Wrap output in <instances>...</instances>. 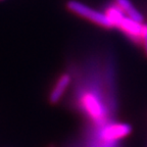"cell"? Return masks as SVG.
<instances>
[{
    "instance_id": "4",
    "label": "cell",
    "mask_w": 147,
    "mask_h": 147,
    "mask_svg": "<svg viewBox=\"0 0 147 147\" xmlns=\"http://www.w3.org/2000/svg\"><path fill=\"white\" fill-rule=\"evenodd\" d=\"M83 106L89 115L95 121H99L103 117V107L100 101L93 94H86L82 99Z\"/></svg>"
},
{
    "instance_id": "7",
    "label": "cell",
    "mask_w": 147,
    "mask_h": 147,
    "mask_svg": "<svg viewBox=\"0 0 147 147\" xmlns=\"http://www.w3.org/2000/svg\"><path fill=\"white\" fill-rule=\"evenodd\" d=\"M106 16L108 18L109 22L111 23L113 27H119L121 22L124 20V18L126 16V14L124 13L122 9L119 8L117 4L115 6H110L106 9V12H105Z\"/></svg>"
},
{
    "instance_id": "6",
    "label": "cell",
    "mask_w": 147,
    "mask_h": 147,
    "mask_svg": "<svg viewBox=\"0 0 147 147\" xmlns=\"http://www.w3.org/2000/svg\"><path fill=\"white\" fill-rule=\"evenodd\" d=\"M115 4L124 11L126 16H129V18L135 20V21L142 23L143 21L142 14L135 8V6L132 4V2L130 0H115Z\"/></svg>"
},
{
    "instance_id": "1",
    "label": "cell",
    "mask_w": 147,
    "mask_h": 147,
    "mask_svg": "<svg viewBox=\"0 0 147 147\" xmlns=\"http://www.w3.org/2000/svg\"><path fill=\"white\" fill-rule=\"evenodd\" d=\"M67 7L71 12L78 14L82 18H87L96 25L102 26L104 28H113V25L105 13L98 11V10H94L84 3L79 2L77 0H69L67 3Z\"/></svg>"
},
{
    "instance_id": "2",
    "label": "cell",
    "mask_w": 147,
    "mask_h": 147,
    "mask_svg": "<svg viewBox=\"0 0 147 147\" xmlns=\"http://www.w3.org/2000/svg\"><path fill=\"white\" fill-rule=\"evenodd\" d=\"M119 28L127 36H129L133 41L141 42V36H142V29L143 25L140 22H137L133 18L125 16L124 20L121 22Z\"/></svg>"
},
{
    "instance_id": "3",
    "label": "cell",
    "mask_w": 147,
    "mask_h": 147,
    "mask_svg": "<svg viewBox=\"0 0 147 147\" xmlns=\"http://www.w3.org/2000/svg\"><path fill=\"white\" fill-rule=\"evenodd\" d=\"M132 128L128 124H113L105 127L101 133L104 140H119L130 135Z\"/></svg>"
},
{
    "instance_id": "8",
    "label": "cell",
    "mask_w": 147,
    "mask_h": 147,
    "mask_svg": "<svg viewBox=\"0 0 147 147\" xmlns=\"http://www.w3.org/2000/svg\"><path fill=\"white\" fill-rule=\"evenodd\" d=\"M141 43L143 44L145 54L147 55V25H143L142 36H141Z\"/></svg>"
},
{
    "instance_id": "5",
    "label": "cell",
    "mask_w": 147,
    "mask_h": 147,
    "mask_svg": "<svg viewBox=\"0 0 147 147\" xmlns=\"http://www.w3.org/2000/svg\"><path fill=\"white\" fill-rule=\"evenodd\" d=\"M69 84H71V76L69 74H63L58 78L57 82L54 85L50 95H49V101L51 103H57L58 101L61 99L64 92L67 91V89L69 88Z\"/></svg>"
}]
</instances>
